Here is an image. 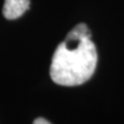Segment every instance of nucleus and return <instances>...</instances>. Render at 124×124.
Masks as SVG:
<instances>
[{"label":"nucleus","mask_w":124,"mask_h":124,"mask_svg":"<svg viewBox=\"0 0 124 124\" xmlns=\"http://www.w3.org/2000/svg\"><path fill=\"white\" fill-rule=\"evenodd\" d=\"M29 8L30 0H5L3 14L8 19H16L22 16Z\"/></svg>","instance_id":"2"},{"label":"nucleus","mask_w":124,"mask_h":124,"mask_svg":"<svg viewBox=\"0 0 124 124\" xmlns=\"http://www.w3.org/2000/svg\"><path fill=\"white\" fill-rule=\"evenodd\" d=\"M98 62V53L91 32L85 23L72 30L53 53L50 75L54 83L64 86L84 84L91 78Z\"/></svg>","instance_id":"1"},{"label":"nucleus","mask_w":124,"mask_h":124,"mask_svg":"<svg viewBox=\"0 0 124 124\" xmlns=\"http://www.w3.org/2000/svg\"><path fill=\"white\" fill-rule=\"evenodd\" d=\"M33 124H51L47 120H45L43 118H38L34 120Z\"/></svg>","instance_id":"3"}]
</instances>
